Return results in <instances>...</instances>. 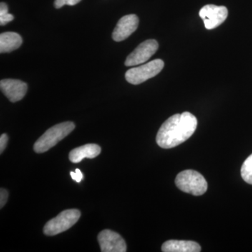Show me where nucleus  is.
<instances>
[{
    "label": "nucleus",
    "mask_w": 252,
    "mask_h": 252,
    "mask_svg": "<svg viewBox=\"0 0 252 252\" xmlns=\"http://www.w3.org/2000/svg\"><path fill=\"white\" fill-rule=\"evenodd\" d=\"M81 0H55L54 6L56 9H61L64 5L74 6L80 2Z\"/></svg>",
    "instance_id": "dca6fc26"
},
{
    "label": "nucleus",
    "mask_w": 252,
    "mask_h": 252,
    "mask_svg": "<svg viewBox=\"0 0 252 252\" xmlns=\"http://www.w3.org/2000/svg\"><path fill=\"white\" fill-rule=\"evenodd\" d=\"M71 177H72V180L76 181L77 183L81 182V181L84 178L82 172L80 171L79 169H76L75 172H70Z\"/></svg>",
    "instance_id": "6ab92c4d"
},
{
    "label": "nucleus",
    "mask_w": 252,
    "mask_h": 252,
    "mask_svg": "<svg viewBox=\"0 0 252 252\" xmlns=\"http://www.w3.org/2000/svg\"><path fill=\"white\" fill-rule=\"evenodd\" d=\"M97 240L102 252H126L125 240L119 233L111 230H104L99 233Z\"/></svg>",
    "instance_id": "6e6552de"
},
{
    "label": "nucleus",
    "mask_w": 252,
    "mask_h": 252,
    "mask_svg": "<svg viewBox=\"0 0 252 252\" xmlns=\"http://www.w3.org/2000/svg\"><path fill=\"white\" fill-rule=\"evenodd\" d=\"M8 140H9V137L6 134H2L0 137V153L2 154L4 149H6Z\"/></svg>",
    "instance_id": "a211bd4d"
},
{
    "label": "nucleus",
    "mask_w": 252,
    "mask_h": 252,
    "mask_svg": "<svg viewBox=\"0 0 252 252\" xmlns=\"http://www.w3.org/2000/svg\"><path fill=\"white\" fill-rule=\"evenodd\" d=\"M198 120L191 113L176 114L159 129L157 142L162 149H172L189 140L197 128Z\"/></svg>",
    "instance_id": "f257e3e1"
},
{
    "label": "nucleus",
    "mask_w": 252,
    "mask_h": 252,
    "mask_svg": "<svg viewBox=\"0 0 252 252\" xmlns=\"http://www.w3.org/2000/svg\"><path fill=\"white\" fill-rule=\"evenodd\" d=\"M74 128L75 125L71 122H63L53 126L36 140L34 145V152L37 154L47 152L67 137Z\"/></svg>",
    "instance_id": "f03ea898"
},
{
    "label": "nucleus",
    "mask_w": 252,
    "mask_h": 252,
    "mask_svg": "<svg viewBox=\"0 0 252 252\" xmlns=\"http://www.w3.org/2000/svg\"><path fill=\"white\" fill-rule=\"evenodd\" d=\"M177 188L193 195H203L207 190V181L200 172L187 170L180 172L175 179Z\"/></svg>",
    "instance_id": "7ed1b4c3"
},
{
    "label": "nucleus",
    "mask_w": 252,
    "mask_h": 252,
    "mask_svg": "<svg viewBox=\"0 0 252 252\" xmlns=\"http://www.w3.org/2000/svg\"><path fill=\"white\" fill-rule=\"evenodd\" d=\"M164 252H199L201 248L198 243L188 240H168L162 245Z\"/></svg>",
    "instance_id": "f8f14e48"
},
{
    "label": "nucleus",
    "mask_w": 252,
    "mask_h": 252,
    "mask_svg": "<svg viewBox=\"0 0 252 252\" xmlns=\"http://www.w3.org/2000/svg\"><path fill=\"white\" fill-rule=\"evenodd\" d=\"M100 152V147L97 144H88L71 151L69 154V158L71 162L78 163L86 158H94L99 156Z\"/></svg>",
    "instance_id": "9b49d317"
},
{
    "label": "nucleus",
    "mask_w": 252,
    "mask_h": 252,
    "mask_svg": "<svg viewBox=\"0 0 252 252\" xmlns=\"http://www.w3.org/2000/svg\"><path fill=\"white\" fill-rule=\"evenodd\" d=\"M241 176L245 182L252 185V154L243 162L241 167Z\"/></svg>",
    "instance_id": "4468645a"
},
{
    "label": "nucleus",
    "mask_w": 252,
    "mask_h": 252,
    "mask_svg": "<svg viewBox=\"0 0 252 252\" xmlns=\"http://www.w3.org/2000/svg\"><path fill=\"white\" fill-rule=\"evenodd\" d=\"M23 43L22 37L14 32H6L0 34V53H10L20 48Z\"/></svg>",
    "instance_id": "ddd939ff"
},
{
    "label": "nucleus",
    "mask_w": 252,
    "mask_h": 252,
    "mask_svg": "<svg viewBox=\"0 0 252 252\" xmlns=\"http://www.w3.org/2000/svg\"><path fill=\"white\" fill-rule=\"evenodd\" d=\"M139 18L135 14L126 15L119 20L112 33V39L119 42L125 40L137 29Z\"/></svg>",
    "instance_id": "1a4fd4ad"
},
{
    "label": "nucleus",
    "mask_w": 252,
    "mask_h": 252,
    "mask_svg": "<svg viewBox=\"0 0 252 252\" xmlns=\"http://www.w3.org/2000/svg\"><path fill=\"white\" fill-rule=\"evenodd\" d=\"M228 11L223 6L207 4L199 11V16L202 18L207 30L215 29L224 22L228 17Z\"/></svg>",
    "instance_id": "423d86ee"
},
{
    "label": "nucleus",
    "mask_w": 252,
    "mask_h": 252,
    "mask_svg": "<svg viewBox=\"0 0 252 252\" xmlns=\"http://www.w3.org/2000/svg\"><path fill=\"white\" fill-rule=\"evenodd\" d=\"M164 62L160 59H156L140 67L132 68L126 73V79L133 85H138L144 81L152 79L161 72Z\"/></svg>",
    "instance_id": "39448f33"
},
{
    "label": "nucleus",
    "mask_w": 252,
    "mask_h": 252,
    "mask_svg": "<svg viewBox=\"0 0 252 252\" xmlns=\"http://www.w3.org/2000/svg\"><path fill=\"white\" fill-rule=\"evenodd\" d=\"M158 49V43L154 39H149L141 43L126 59L125 65L127 67L138 65L148 61Z\"/></svg>",
    "instance_id": "0eeeda50"
},
{
    "label": "nucleus",
    "mask_w": 252,
    "mask_h": 252,
    "mask_svg": "<svg viewBox=\"0 0 252 252\" xmlns=\"http://www.w3.org/2000/svg\"><path fill=\"white\" fill-rule=\"evenodd\" d=\"M14 19V16L12 14H9L7 4L4 2H1L0 4V25L1 26H5Z\"/></svg>",
    "instance_id": "2eb2a0df"
},
{
    "label": "nucleus",
    "mask_w": 252,
    "mask_h": 252,
    "mask_svg": "<svg viewBox=\"0 0 252 252\" xmlns=\"http://www.w3.org/2000/svg\"><path fill=\"white\" fill-rule=\"evenodd\" d=\"M8 197H9V193H8L7 190L1 188L0 190V207L1 208H2L6 205Z\"/></svg>",
    "instance_id": "f3484780"
},
{
    "label": "nucleus",
    "mask_w": 252,
    "mask_h": 252,
    "mask_svg": "<svg viewBox=\"0 0 252 252\" xmlns=\"http://www.w3.org/2000/svg\"><path fill=\"white\" fill-rule=\"evenodd\" d=\"M80 217L81 212L79 210H64L46 223L43 230L44 233L49 236H54L66 231L77 223Z\"/></svg>",
    "instance_id": "20e7f679"
},
{
    "label": "nucleus",
    "mask_w": 252,
    "mask_h": 252,
    "mask_svg": "<svg viewBox=\"0 0 252 252\" xmlns=\"http://www.w3.org/2000/svg\"><path fill=\"white\" fill-rule=\"evenodd\" d=\"M0 88L1 92L11 102L21 100L28 91L27 84L18 79H2L0 81Z\"/></svg>",
    "instance_id": "9d476101"
}]
</instances>
